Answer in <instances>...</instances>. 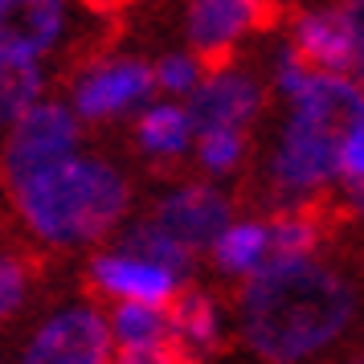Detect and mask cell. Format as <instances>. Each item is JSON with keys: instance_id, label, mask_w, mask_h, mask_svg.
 Masks as SVG:
<instances>
[{"instance_id": "cell-1", "label": "cell", "mask_w": 364, "mask_h": 364, "mask_svg": "<svg viewBox=\"0 0 364 364\" xmlns=\"http://www.w3.org/2000/svg\"><path fill=\"white\" fill-rule=\"evenodd\" d=\"M233 311L250 352L274 364H295L344 340L356 319V287L344 270L315 254L270 258L242 279Z\"/></svg>"}, {"instance_id": "cell-2", "label": "cell", "mask_w": 364, "mask_h": 364, "mask_svg": "<svg viewBox=\"0 0 364 364\" xmlns=\"http://www.w3.org/2000/svg\"><path fill=\"white\" fill-rule=\"evenodd\" d=\"M21 221L53 250L95 246L123 225L132 209V184L111 160L82 148L9 184Z\"/></svg>"}, {"instance_id": "cell-3", "label": "cell", "mask_w": 364, "mask_h": 364, "mask_svg": "<svg viewBox=\"0 0 364 364\" xmlns=\"http://www.w3.org/2000/svg\"><path fill=\"white\" fill-rule=\"evenodd\" d=\"M82 148V119L70 111V102L37 99L25 115L4 132L0 144V176L4 184H17L37 168L58 164Z\"/></svg>"}, {"instance_id": "cell-4", "label": "cell", "mask_w": 364, "mask_h": 364, "mask_svg": "<svg viewBox=\"0 0 364 364\" xmlns=\"http://www.w3.org/2000/svg\"><path fill=\"white\" fill-rule=\"evenodd\" d=\"M151 95H156V78L144 58H107L74 78L70 111L82 123H111L127 111H139Z\"/></svg>"}, {"instance_id": "cell-5", "label": "cell", "mask_w": 364, "mask_h": 364, "mask_svg": "<svg viewBox=\"0 0 364 364\" xmlns=\"http://www.w3.org/2000/svg\"><path fill=\"white\" fill-rule=\"evenodd\" d=\"M25 364H107L111 360V328L107 311L95 303H70L53 311L29 336L21 352Z\"/></svg>"}, {"instance_id": "cell-6", "label": "cell", "mask_w": 364, "mask_h": 364, "mask_svg": "<svg viewBox=\"0 0 364 364\" xmlns=\"http://www.w3.org/2000/svg\"><path fill=\"white\" fill-rule=\"evenodd\" d=\"M184 111L193 123V135L209 132V127H254L266 107L262 82L242 66H205L200 82L184 95Z\"/></svg>"}, {"instance_id": "cell-7", "label": "cell", "mask_w": 364, "mask_h": 364, "mask_svg": "<svg viewBox=\"0 0 364 364\" xmlns=\"http://www.w3.org/2000/svg\"><path fill=\"white\" fill-rule=\"evenodd\" d=\"M295 50L303 62L336 74H356L364 58V29H360V0H336L299 13L295 21Z\"/></svg>"}, {"instance_id": "cell-8", "label": "cell", "mask_w": 364, "mask_h": 364, "mask_svg": "<svg viewBox=\"0 0 364 364\" xmlns=\"http://www.w3.org/2000/svg\"><path fill=\"white\" fill-rule=\"evenodd\" d=\"M151 221L172 242H181L188 254H205V250L213 246L217 233L233 221V200L217 184L188 181V184H176L172 193H164V197L156 200Z\"/></svg>"}, {"instance_id": "cell-9", "label": "cell", "mask_w": 364, "mask_h": 364, "mask_svg": "<svg viewBox=\"0 0 364 364\" xmlns=\"http://www.w3.org/2000/svg\"><path fill=\"white\" fill-rule=\"evenodd\" d=\"M107 328H111V356L127 364H164L181 352L168 303L115 299V307L107 311Z\"/></svg>"}, {"instance_id": "cell-10", "label": "cell", "mask_w": 364, "mask_h": 364, "mask_svg": "<svg viewBox=\"0 0 364 364\" xmlns=\"http://www.w3.org/2000/svg\"><path fill=\"white\" fill-rule=\"evenodd\" d=\"M74 29L70 0H0V50L53 58Z\"/></svg>"}, {"instance_id": "cell-11", "label": "cell", "mask_w": 364, "mask_h": 364, "mask_svg": "<svg viewBox=\"0 0 364 364\" xmlns=\"http://www.w3.org/2000/svg\"><path fill=\"white\" fill-rule=\"evenodd\" d=\"M86 274L95 282V291L107 299H144V303H168L184 287V274L164 262H151L132 250H102L90 258Z\"/></svg>"}, {"instance_id": "cell-12", "label": "cell", "mask_w": 364, "mask_h": 364, "mask_svg": "<svg viewBox=\"0 0 364 364\" xmlns=\"http://www.w3.org/2000/svg\"><path fill=\"white\" fill-rule=\"evenodd\" d=\"M266 0H188L184 33L188 50H197L205 62H217L262 21Z\"/></svg>"}, {"instance_id": "cell-13", "label": "cell", "mask_w": 364, "mask_h": 364, "mask_svg": "<svg viewBox=\"0 0 364 364\" xmlns=\"http://www.w3.org/2000/svg\"><path fill=\"white\" fill-rule=\"evenodd\" d=\"M135 144L151 160H181L193 151V123L181 102H144L135 119Z\"/></svg>"}, {"instance_id": "cell-14", "label": "cell", "mask_w": 364, "mask_h": 364, "mask_svg": "<svg viewBox=\"0 0 364 364\" xmlns=\"http://www.w3.org/2000/svg\"><path fill=\"white\" fill-rule=\"evenodd\" d=\"M221 279H250L266 262V217H233L205 250Z\"/></svg>"}, {"instance_id": "cell-15", "label": "cell", "mask_w": 364, "mask_h": 364, "mask_svg": "<svg viewBox=\"0 0 364 364\" xmlns=\"http://www.w3.org/2000/svg\"><path fill=\"white\" fill-rule=\"evenodd\" d=\"M46 95V62L0 50V135Z\"/></svg>"}, {"instance_id": "cell-16", "label": "cell", "mask_w": 364, "mask_h": 364, "mask_svg": "<svg viewBox=\"0 0 364 364\" xmlns=\"http://www.w3.org/2000/svg\"><path fill=\"white\" fill-rule=\"evenodd\" d=\"M168 315H172V331L176 344L193 348V352H213L221 344V307L205 291H176L168 299Z\"/></svg>"}, {"instance_id": "cell-17", "label": "cell", "mask_w": 364, "mask_h": 364, "mask_svg": "<svg viewBox=\"0 0 364 364\" xmlns=\"http://www.w3.org/2000/svg\"><path fill=\"white\" fill-rule=\"evenodd\" d=\"M266 262L270 258H303L319 250V221L307 213V205L299 209H274L266 217Z\"/></svg>"}, {"instance_id": "cell-18", "label": "cell", "mask_w": 364, "mask_h": 364, "mask_svg": "<svg viewBox=\"0 0 364 364\" xmlns=\"http://www.w3.org/2000/svg\"><path fill=\"white\" fill-rule=\"evenodd\" d=\"M246 148H250V139L242 127H209V132H197V164L213 181L233 176L242 168V160H246Z\"/></svg>"}, {"instance_id": "cell-19", "label": "cell", "mask_w": 364, "mask_h": 364, "mask_svg": "<svg viewBox=\"0 0 364 364\" xmlns=\"http://www.w3.org/2000/svg\"><path fill=\"white\" fill-rule=\"evenodd\" d=\"M119 250H132V254H144V258H151V262H164L172 266V270H181V274H188L193 270V258L197 254H188V250L181 246V242H172L156 221H135V225H127V230L119 233Z\"/></svg>"}, {"instance_id": "cell-20", "label": "cell", "mask_w": 364, "mask_h": 364, "mask_svg": "<svg viewBox=\"0 0 364 364\" xmlns=\"http://www.w3.org/2000/svg\"><path fill=\"white\" fill-rule=\"evenodd\" d=\"M331 184L344 188V197L360 209V188H364V119L348 123L336 139V176Z\"/></svg>"}, {"instance_id": "cell-21", "label": "cell", "mask_w": 364, "mask_h": 364, "mask_svg": "<svg viewBox=\"0 0 364 364\" xmlns=\"http://www.w3.org/2000/svg\"><path fill=\"white\" fill-rule=\"evenodd\" d=\"M205 58L197 50H176V53H164L156 66H151V78H156V90H164L172 99H184L193 86L200 82V74H205Z\"/></svg>"}, {"instance_id": "cell-22", "label": "cell", "mask_w": 364, "mask_h": 364, "mask_svg": "<svg viewBox=\"0 0 364 364\" xmlns=\"http://www.w3.org/2000/svg\"><path fill=\"white\" fill-rule=\"evenodd\" d=\"M29 287H33L29 262L13 250H0V319H13L29 303Z\"/></svg>"}, {"instance_id": "cell-23", "label": "cell", "mask_w": 364, "mask_h": 364, "mask_svg": "<svg viewBox=\"0 0 364 364\" xmlns=\"http://www.w3.org/2000/svg\"><path fill=\"white\" fill-rule=\"evenodd\" d=\"M99 4H107V0H99Z\"/></svg>"}]
</instances>
